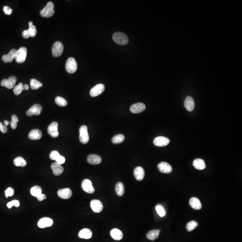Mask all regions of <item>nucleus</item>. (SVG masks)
Returning <instances> with one entry per match:
<instances>
[{"label": "nucleus", "mask_w": 242, "mask_h": 242, "mask_svg": "<svg viewBox=\"0 0 242 242\" xmlns=\"http://www.w3.org/2000/svg\"><path fill=\"white\" fill-rule=\"evenodd\" d=\"M72 191L70 188L62 189L57 192L59 196L63 199H70L72 196Z\"/></svg>", "instance_id": "f3484780"}, {"label": "nucleus", "mask_w": 242, "mask_h": 242, "mask_svg": "<svg viewBox=\"0 0 242 242\" xmlns=\"http://www.w3.org/2000/svg\"><path fill=\"white\" fill-rule=\"evenodd\" d=\"M14 165L16 166H21V167H25L27 165V161L21 157H16L14 161Z\"/></svg>", "instance_id": "c756f323"}, {"label": "nucleus", "mask_w": 242, "mask_h": 242, "mask_svg": "<svg viewBox=\"0 0 242 242\" xmlns=\"http://www.w3.org/2000/svg\"><path fill=\"white\" fill-rule=\"evenodd\" d=\"M113 39L115 42L122 46L127 45L129 42L128 37L127 35L121 32L114 33L113 34Z\"/></svg>", "instance_id": "f257e3e1"}, {"label": "nucleus", "mask_w": 242, "mask_h": 242, "mask_svg": "<svg viewBox=\"0 0 242 242\" xmlns=\"http://www.w3.org/2000/svg\"><path fill=\"white\" fill-rule=\"evenodd\" d=\"M17 82V78L15 76H11L9 77L8 79H4L1 81V86L6 87L8 89H12L14 88Z\"/></svg>", "instance_id": "0eeeda50"}, {"label": "nucleus", "mask_w": 242, "mask_h": 242, "mask_svg": "<svg viewBox=\"0 0 242 242\" xmlns=\"http://www.w3.org/2000/svg\"><path fill=\"white\" fill-rule=\"evenodd\" d=\"M158 170L161 173L169 174L172 171V168L171 165L165 162H161L157 165Z\"/></svg>", "instance_id": "2eb2a0df"}, {"label": "nucleus", "mask_w": 242, "mask_h": 242, "mask_svg": "<svg viewBox=\"0 0 242 242\" xmlns=\"http://www.w3.org/2000/svg\"><path fill=\"white\" fill-rule=\"evenodd\" d=\"M51 169L53 171V173L55 176L60 175L64 171L63 167L61 166V165H60L56 162L52 164Z\"/></svg>", "instance_id": "5701e85b"}, {"label": "nucleus", "mask_w": 242, "mask_h": 242, "mask_svg": "<svg viewBox=\"0 0 242 242\" xmlns=\"http://www.w3.org/2000/svg\"><path fill=\"white\" fill-rule=\"evenodd\" d=\"M87 161L92 165H98L102 161L101 157L96 154H90L88 157Z\"/></svg>", "instance_id": "4be33fe9"}, {"label": "nucleus", "mask_w": 242, "mask_h": 242, "mask_svg": "<svg viewBox=\"0 0 242 242\" xmlns=\"http://www.w3.org/2000/svg\"><path fill=\"white\" fill-rule=\"evenodd\" d=\"M14 191L13 188H8L5 191L6 196V198L12 196L14 195Z\"/></svg>", "instance_id": "79ce46f5"}, {"label": "nucleus", "mask_w": 242, "mask_h": 242, "mask_svg": "<svg viewBox=\"0 0 242 242\" xmlns=\"http://www.w3.org/2000/svg\"><path fill=\"white\" fill-rule=\"evenodd\" d=\"M110 234L113 239L120 240L123 239V234L122 231L118 229H113L110 232Z\"/></svg>", "instance_id": "a878e982"}, {"label": "nucleus", "mask_w": 242, "mask_h": 242, "mask_svg": "<svg viewBox=\"0 0 242 242\" xmlns=\"http://www.w3.org/2000/svg\"><path fill=\"white\" fill-rule=\"evenodd\" d=\"M22 35H23V37L24 38H25L26 39L28 38L29 37H30V34L29 33L28 30H24V31H23V32L22 33Z\"/></svg>", "instance_id": "de8ad7c7"}, {"label": "nucleus", "mask_w": 242, "mask_h": 242, "mask_svg": "<svg viewBox=\"0 0 242 242\" xmlns=\"http://www.w3.org/2000/svg\"><path fill=\"white\" fill-rule=\"evenodd\" d=\"M125 139V137L123 134H118L115 135L112 138V143L114 144H119L123 142Z\"/></svg>", "instance_id": "2f4dec72"}, {"label": "nucleus", "mask_w": 242, "mask_h": 242, "mask_svg": "<svg viewBox=\"0 0 242 242\" xmlns=\"http://www.w3.org/2000/svg\"><path fill=\"white\" fill-rule=\"evenodd\" d=\"M42 110V107L39 104H35L32 106V107L28 110L27 112V115L28 116H32L33 115H39L41 114Z\"/></svg>", "instance_id": "9b49d317"}, {"label": "nucleus", "mask_w": 242, "mask_h": 242, "mask_svg": "<svg viewBox=\"0 0 242 242\" xmlns=\"http://www.w3.org/2000/svg\"><path fill=\"white\" fill-rule=\"evenodd\" d=\"M134 175L137 180L142 181L145 175V172L143 168L140 166L136 167L134 170Z\"/></svg>", "instance_id": "412c9836"}, {"label": "nucleus", "mask_w": 242, "mask_h": 242, "mask_svg": "<svg viewBox=\"0 0 242 242\" xmlns=\"http://www.w3.org/2000/svg\"><path fill=\"white\" fill-rule=\"evenodd\" d=\"M81 186L83 191L87 193L92 194L95 192V189L92 185V182L88 179H85L83 181Z\"/></svg>", "instance_id": "1a4fd4ad"}, {"label": "nucleus", "mask_w": 242, "mask_h": 242, "mask_svg": "<svg viewBox=\"0 0 242 242\" xmlns=\"http://www.w3.org/2000/svg\"><path fill=\"white\" fill-rule=\"evenodd\" d=\"M185 108L188 111H192L195 108V101L191 96H188L184 102Z\"/></svg>", "instance_id": "a211bd4d"}, {"label": "nucleus", "mask_w": 242, "mask_h": 242, "mask_svg": "<svg viewBox=\"0 0 242 242\" xmlns=\"http://www.w3.org/2000/svg\"><path fill=\"white\" fill-rule=\"evenodd\" d=\"M3 11L6 14L10 15L12 14L13 10L9 6H5L3 7Z\"/></svg>", "instance_id": "c03bdc74"}, {"label": "nucleus", "mask_w": 242, "mask_h": 242, "mask_svg": "<svg viewBox=\"0 0 242 242\" xmlns=\"http://www.w3.org/2000/svg\"><path fill=\"white\" fill-rule=\"evenodd\" d=\"M29 28L28 30L29 33L30 34V37H34L37 35V28L36 26L33 25V23L32 22H30L29 23Z\"/></svg>", "instance_id": "473e14b6"}, {"label": "nucleus", "mask_w": 242, "mask_h": 242, "mask_svg": "<svg viewBox=\"0 0 242 242\" xmlns=\"http://www.w3.org/2000/svg\"><path fill=\"white\" fill-rule=\"evenodd\" d=\"M42 137V133L40 130L37 129L32 130L29 134L28 137L31 140H38Z\"/></svg>", "instance_id": "aec40b11"}, {"label": "nucleus", "mask_w": 242, "mask_h": 242, "mask_svg": "<svg viewBox=\"0 0 242 242\" xmlns=\"http://www.w3.org/2000/svg\"><path fill=\"white\" fill-rule=\"evenodd\" d=\"M90 205L92 210L96 213L101 212L103 209V204L99 200H92L90 203Z\"/></svg>", "instance_id": "ddd939ff"}, {"label": "nucleus", "mask_w": 242, "mask_h": 242, "mask_svg": "<svg viewBox=\"0 0 242 242\" xmlns=\"http://www.w3.org/2000/svg\"><path fill=\"white\" fill-rule=\"evenodd\" d=\"M0 130L3 133H6L8 130L7 127L6 125H3L1 122H0Z\"/></svg>", "instance_id": "a18cd8bd"}, {"label": "nucleus", "mask_w": 242, "mask_h": 242, "mask_svg": "<svg viewBox=\"0 0 242 242\" xmlns=\"http://www.w3.org/2000/svg\"><path fill=\"white\" fill-rule=\"evenodd\" d=\"M170 140L164 137H158L154 139L153 143L157 147H164L169 144Z\"/></svg>", "instance_id": "f8f14e48"}, {"label": "nucleus", "mask_w": 242, "mask_h": 242, "mask_svg": "<svg viewBox=\"0 0 242 242\" xmlns=\"http://www.w3.org/2000/svg\"><path fill=\"white\" fill-rule=\"evenodd\" d=\"M59 124L57 122H53L48 128V132L53 138H57L59 137L58 131Z\"/></svg>", "instance_id": "9d476101"}, {"label": "nucleus", "mask_w": 242, "mask_h": 242, "mask_svg": "<svg viewBox=\"0 0 242 242\" xmlns=\"http://www.w3.org/2000/svg\"><path fill=\"white\" fill-rule=\"evenodd\" d=\"M54 3L51 1H50L47 4L46 7L42 9L40 12V14L43 17L50 18L54 15Z\"/></svg>", "instance_id": "f03ea898"}, {"label": "nucleus", "mask_w": 242, "mask_h": 242, "mask_svg": "<svg viewBox=\"0 0 242 242\" xmlns=\"http://www.w3.org/2000/svg\"><path fill=\"white\" fill-rule=\"evenodd\" d=\"M19 205H20V203L18 200H14V201H11L8 203L7 204V206L9 209H11L13 206L18 207L19 206Z\"/></svg>", "instance_id": "ea45409f"}, {"label": "nucleus", "mask_w": 242, "mask_h": 242, "mask_svg": "<svg viewBox=\"0 0 242 242\" xmlns=\"http://www.w3.org/2000/svg\"><path fill=\"white\" fill-rule=\"evenodd\" d=\"M64 47L62 43L57 41L52 46V54L55 57H59L61 55L63 52Z\"/></svg>", "instance_id": "39448f33"}, {"label": "nucleus", "mask_w": 242, "mask_h": 242, "mask_svg": "<svg viewBox=\"0 0 242 242\" xmlns=\"http://www.w3.org/2000/svg\"><path fill=\"white\" fill-rule=\"evenodd\" d=\"M37 198L38 200L39 201H43V200H46V196L45 194H41V195L40 196H38L37 197Z\"/></svg>", "instance_id": "49530a36"}, {"label": "nucleus", "mask_w": 242, "mask_h": 242, "mask_svg": "<svg viewBox=\"0 0 242 242\" xmlns=\"http://www.w3.org/2000/svg\"><path fill=\"white\" fill-rule=\"evenodd\" d=\"M78 68V64L75 59L73 57H70L66 61L65 69L70 74L74 73Z\"/></svg>", "instance_id": "20e7f679"}, {"label": "nucleus", "mask_w": 242, "mask_h": 242, "mask_svg": "<svg viewBox=\"0 0 242 242\" xmlns=\"http://www.w3.org/2000/svg\"><path fill=\"white\" fill-rule=\"evenodd\" d=\"M60 155V154L57 151H53L51 152L50 157L52 160L55 161Z\"/></svg>", "instance_id": "a19ab883"}, {"label": "nucleus", "mask_w": 242, "mask_h": 242, "mask_svg": "<svg viewBox=\"0 0 242 242\" xmlns=\"http://www.w3.org/2000/svg\"><path fill=\"white\" fill-rule=\"evenodd\" d=\"M115 191L116 194L119 196L123 195L125 192V188L123 184L121 182H119L115 186Z\"/></svg>", "instance_id": "c85d7f7f"}, {"label": "nucleus", "mask_w": 242, "mask_h": 242, "mask_svg": "<svg viewBox=\"0 0 242 242\" xmlns=\"http://www.w3.org/2000/svg\"><path fill=\"white\" fill-rule=\"evenodd\" d=\"M9 122L7 120L4 121V125H6V126H7V125H9Z\"/></svg>", "instance_id": "8fccbe9b"}, {"label": "nucleus", "mask_w": 242, "mask_h": 242, "mask_svg": "<svg viewBox=\"0 0 242 242\" xmlns=\"http://www.w3.org/2000/svg\"><path fill=\"white\" fill-rule=\"evenodd\" d=\"M30 86L32 89H38L43 86L42 83L37 79H32L30 80Z\"/></svg>", "instance_id": "72a5a7b5"}, {"label": "nucleus", "mask_w": 242, "mask_h": 242, "mask_svg": "<svg viewBox=\"0 0 242 242\" xmlns=\"http://www.w3.org/2000/svg\"><path fill=\"white\" fill-rule=\"evenodd\" d=\"M160 231V230H150L147 234V237L148 239L152 241L155 240L158 238Z\"/></svg>", "instance_id": "cd10ccee"}, {"label": "nucleus", "mask_w": 242, "mask_h": 242, "mask_svg": "<svg viewBox=\"0 0 242 242\" xmlns=\"http://www.w3.org/2000/svg\"><path fill=\"white\" fill-rule=\"evenodd\" d=\"M79 236L81 239H89L92 237V232L88 229H83L79 231Z\"/></svg>", "instance_id": "bb28decb"}, {"label": "nucleus", "mask_w": 242, "mask_h": 242, "mask_svg": "<svg viewBox=\"0 0 242 242\" xmlns=\"http://www.w3.org/2000/svg\"><path fill=\"white\" fill-rule=\"evenodd\" d=\"M198 223L195 221H192L187 224L186 228L188 231H192L197 227Z\"/></svg>", "instance_id": "f704fd0d"}, {"label": "nucleus", "mask_w": 242, "mask_h": 242, "mask_svg": "<svg viewBox=\"0 0 242 242\" xmlns=\"http://www.w3.org/2000/svg\"><path fill=\"white\" fill-rule=\"evenodd\" d=\"M42 192L41 188L38 186H34L30 190L31 195L37 198L42 194Z\"/></svg>", "instance_id": "7c9ffc66"}, {"label": "nucleus", "mask_w": 242, "mask_h": 242, "mask_svg": "<svg viewBox=\"0 0 242 242\" xmlns=\"http://www.w3.org/2000/svg\"><path fill=\"white\" fill-rule=\"evenodd\" d=\"M146 109V106L142 103H137L131 106L130 110L133 114L141 113Z\"/></svg>", "instance_id": "dca6fc26"}, {"label": "nucleus", "mask_w": 242, "mask_h": 242, "mask_svg": "<svg viewBox=\"0 0 242 242\" xmlns=\"http://www.w3.org/2000/svg\"><path fill=\"white\" fill-rule=\"evenodd\" d=\"M55 161L56 163H58V164H60V165H61V164H64L65 162V158L64 157L60 155L58 157V158Z\"/></svg>", "instance_id": "37998d69"}, {"label": "nucleus", "mask_w": 242, "mask_h": 242, "mask_svg": "<svg viewBox=\"0 0 242 242\" xmlns=\"http://www.w3.org/2000/svg\"><path fill=\"white\" fill-rule=\"evenodd\" d=\"M12 119L10 122V126L13 129H15L17 127V123L19 122V119L16 115L12 116Z\"/></svg>", "instance_id": "4c0bfd02"}, {"label": "nucleus", "mask_w": 242, "mask_h": 242, "mask_svg": "<svg viewBox=\"0 0 242 242\" xmlns=\"http://www.w3.org/2000/svg\"><path fill=\"white\" fill-rule=\"evenodd\" d=\"M156 210L157 212V214L160 216L163 217L165 215V210L161 206L157 205L156 207Z\"/></svg>", "instance_id": "58836bf2"}, {"label": "nucleus", "mask_w": 242, "mask_h": 242, "mask_svg": "<svg viewBox=\"0 0 242 242\" xmlns=\"http://www.w3.org/2000/svg\"><path fill=\"white\" fill-rule=\"evenodd\" d=\"M23 90V85L22 83H20L14 87V92L15 95H19L21 94Z\"/></svg>", "instance_id": "e433bc0d"}, {"label": "nucleus", "mask_w": 242, "mask_h": 242, "mask_svg": "<svg viewBox=\"0 0 242 242\" xmlns=\"http://www.w3.org/2000/svg\"><path fill=\"white\" fill-rule=\"evenodd\" d=\"M105 90V86L103 84H98L94 86L90 90V94L91 97H96L103 93Z\"/></svg>", "instance_id": "6e6552de"}, {"label": "nucleus", "mask_w": 242, "mask_h": 242, "mask_svg": "<svg viewBox=\"0 0 242 242\" xmlns=\"http://www.w3.org/2000/svg\"><path fill=\"white\" fill-rule=\"evenodd\" d=\"M27 49L25 47H21L17 50L15 60L18 63H23L26 60Z\"/></svg>", "instance_id": "423d86ee"}, {"label": "nucleus", "mask_w": 242, "mask_h": 242, "mask_svg": "<svg viewBox=\"0 0 242 242\" xmlns=\"http://www.w3.org/2000/svg\"><path fill=\"white\" fill-rule=\"evenodd\" d=\"M193 165L196 169L199 170H203L206 167L205 161L201 158L195 159L193 162Z\"/></svg>", "instance_id": "b1692460"}, {"label": "nucleus", "mask_w": 242, "mask_h": 242, "mask_svg": "<svg viewBox=\"0 0 242 242\" xmlns=\"http://www.w3.org/2000/svg\"><path fill=\"white\" fill-rule=\"evenodd\" d=\"M24 90H28L29 89V86L28 84H25L23 86Z\"/></svg>", "instance_id": "09e8293b"}, {"label": "nucleus", "mask_w": 242, "mask_h": 242, "mask_svg": "<svg viewBox=\"0 0 242 242\" xmlns=\"http://www.w3.org/2000/svg\"><path fill=\"white\" fill-rule=\"evenodd\" d=\"M190 205L192 208L196 210H200L201 209L202 205L199 199L196 197H192L189 201Z\"/></svg>", "instance_id": "393cba45"}, {"label": "nucleus", "mask_w": 242, "mask_h": 242, "mask_svg": "<svg viewBox=\"0 0 242 242\" xmlns=\"http://www.w3.org/2000/svg\"><path fill=\"white\" fill-rule=\"evenodd\" d=\"M54 221L49 217H43L38 222V226L41 228H45L46 227H50L53 225Z\"/></svg>", "instance_id": "4468645a"}, {"label": "nucleus", "mask_w": 242, "mask_h": 242, "mask_svg": "<svg viewBox=\"0 0 242 242\" xmlns=\"http://www.w3.org/2000/svg\"><path fill=\"white\" fill-rule=\"evenodd\" d=\"M17 50L15 49H12L9 52V54L4 55L2 56V59L5 62H11L13 61L14 59L16 58Z\"/></svg>", "instance_id": "6ab92c4d"}, {"label": "nucleus", "mask_w": 242, "mask_h": 242, "mask_svg": "<svg viewBox=\"0 0 242 242\" xmlns=\"http://www.w3.org/2000/svg\"><path fill=\"white\" fill-rule=\"evenodd\" d=\"M79 140L83 144H86L89 141V137L88 133V128L85 125L80 127L79 129Z\"/></svg>", "instance_id": "7ed1b4c3"}, {"label": "nucleus", "mask_w": 242, "mask_h": 242, "mask_svg": "<svg viewBox=\"0 0 242 242\" xmlns=\"http://www.w3.org/2000/svg\"><path fill=\"white\" fill-rule=\"evenodd\" d=\"M56 103L60 106H65L67 105V101L61 97H57L55 99Z\"/></svg>", "instance_id": "c9c22d12"}]
</instances>
